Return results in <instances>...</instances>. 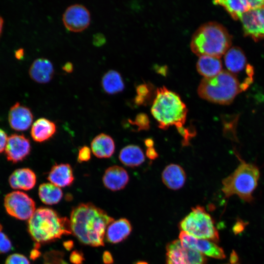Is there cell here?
Instances as JSON below:
<instances>
[{"mask_svg":"<svg viewBox=\"0 0 264 264\" xmlns=\"http://www.w3.org/2000/svg\"><path fill=\"white\" fill-rule=\"evenodd\" d=\"M103 259L104 263L106 264H110L113 262L111 254L108 251H105L104 253Z\"/></svg>","mask_w":264,"mask_h":264,"instance_id":"cell-37","label":"cell"},{"mask_svg":"<svg viewBox=\"0 0 264 264\" xmlns=\"http://www.w3.org/2000/svg\"><path fill=\"white\" fill-rule=\"evenodd\" d=\"M136 264H148V263L145 262H138Z\"/></svg>","mask_w":264,"mask_h":264,"instance_id":"cell-44","label":"cell"},{"mask_svg":"<svg viewBox=\"0 0 264 264\" xmlns=\"http://www.w3.org/2000/svg\"><path fill=\"white\" fill-rule=\"evenodd\" d=\"M146 155L148 158L151 160H154L158 156V154L155 149L153 147L147 148Z\"/></svg>","mask_w":264,"mask_h":264,"instance_id":"cell-36","label":"cell"},{"mask_svg":"<svg viewBox=\"0 0 264 264\" xmlns=\"http://www.w3.org/2000/svg\"><path fill=\"white\" fill-rule=\"evenodd\" d=\"M55 124L45 118H40L36 120L31 129L32 139L37 142H43L51 138L55 133Z\"/></svg>","mask_w":264,"mask_h":264,"instance_id":"cell-23","label":"cell"},{"mask_svg":"<svg viewBox=\"0 0 264 264\" xmlns=\"http://www.w3.org/2000/svg\"><path fill=\"white\" fill-rule=\"evenodd\" d=\"M5 264H30V263L27 258L24 255L15 253L7 257Z\"/></svg>","mask_w":264,"mask_h":264,"instance_id":"cell-30","label":"cell"},{"mask_svg":"<svg viewBox=\"0 0 264 264\" xmlns=\"http://www.w3.org/2000/svg\"><path fill=\"white\" fill-rule=\"evenodd\" d=\"M2 229V225L0 224V230Z\"/></svg>","mask_w":264,"mask_h":264,"instance_id":"cell-45","label":"cell"},{"mask_svg":"<svg viewBox=\"0 0 264 264\" xmlns=\"http://www.w3.org/2000/svg\"><path fill=\"white\" fill-rule=\"evenodd\" d=\"M188 110L179 95L163 86L158 88L151 108V113L158 127L166 130L175 126L183 136L188 128L184 127Z\"/></svg>","mask_w":264,"mask_h":264,"instance_id":"cell-2","label":"cell"},{"mask_svg":"<svg viewBox=\"0 0 264 264\" xmlns=\"http://www.w3.org/2000/svg\"><path fill=\"white\" fill-rule=\"evenodd\" d=\"M28 230L36 244L49 242L72 233L70 220L52 209L40 207L28 221Z\"/></svg>","mask_w":264,"mask_h":264,"instance_id":"cell-3","label":"cell"},{"mask_svg":"<svg viewBox=\"0 0 264 264\" xmlns=\"http://www.w3.org/2000/svg\"><path fill=\"white\" fill-rule=\"evenodd\" d=\"M73 246V242L71 241L66 242L64 243V246L67 250L71 249Z\"/></svg>","mask_w":264,"mask_h":264,"instance_id":"cell-42","label":"cell"},{"mask_svg":"<svg viewBox=\"0 0 264 264\" xmlns=\"http://www.w3.org/2000/svg\"><path fill=\"white\" fill-rule=\"evenodd\" d=\"M237 157L240 163L232 174L222 180L221 191L226 198L237 195L250 202L253 199L252 193L258 185L260 171L256 165Z\"/></svg>","mask_w":264,"mask_h":264,"instance_id":"cell-6","label":"cell"},{"mask_svg":"<svg viewBox=\"0 0 264 264\" xmlns=\"http://www.w3.org/2000/svg\"><path fill=\"white\" fill-rule=\"evenodd\" d=\"M33 116L31 110L27 107L16 102L9 111L8 121L12 129L17 131L27 130L31 125Z\"/></svg>","mask_w":264,"mask_h":264,"instance_id":"cell-15","label":"cell"},{"mask_svg":"<svg viewBox=\"0 0 264 264\" xmlns=\"http://www.w3.org/2000/svg\"><path fill=\"white\" fill-rule=\"evenodd\" d=\"M29 140L22 134H13L8 137L5 148L7 159L13 163L22 161L30 153Z\"/></svg>","mask_w":264,"mask_h":264,"instance_id":"cell-13","label":"cell"},{"mask_svg":"<svg viewBox=\"0 0 264 264\" xmlns=\"http://www.w3.org/2000/svg\"><path fill=\"white\" fill-rule=\"evenodd\" d=\"M242 91L237 78L228 71L222 70L211 78H203L198 88L200 97L220 105H228Z\"/></svg>","mask_w":264,"mask_h":264,"instance_id":"cell-5","label":"cell"},{"mask_svg":"<svg viewBox=\"0 0 264 264\" xmlns=\"http://www.w3.org/2000/svg\"><path fill=\"white\" fill-rule=\"evenodd\" d=\"M83 260L82 254L76 251L72 252L70 257V261L74 264H81Z\"/></svg>","mask_w":264,"mask_h":264,"instance_id":"cell-34","label":"cell"},{"mask_svg":"<svg viewBox=\"0 0 264 264\" xmlns=\"http://www.w3.org/2000/svg\"><path fill=\"white\" fill-rule=\"evenodd\" d=\"M47 179L60 188L69 186L74 180L72 168L67 163L55 164L49 171Z\"/></svg>","mask_w":264,"mask_h":264,"instance_id":"cell-18","label":"cell"},{"mask_svg":"<svg viewBox=\"0 0 264 264\" xmlns=\"http://www.w3.org/2000/svg\"><path fill=\"white\" fill-rule=\"evenodd\" d=\"M144 143L145 146L147 148H150L154 147V142L152 138H147L144 141Z\"/></svg>","mask_w":264,"mask_h":264,"instance_id":"cell-41","label":"cell"},{"mask_svg":"<svg viewBox=\"0 0 264 264\" xmlns=\"http://www.w3.org/2000/svg\"><path fill=\"white\" fill-rule=\"evenodd\" d=\"M129 180V176L126 170L117 165L107 168L102 178L105 187L112 191L123 189L127 185Z\"/></svg>","mask_w":264,"mask_h":264,"instance_id":"cell-16","label":"cell"},{"mask_svg":"<svg viewBox=\"0 0 264 264\" xmlns=\"http://www.w3.org/2000/svg\"><path fill=\"white\" fill-rule=\"evenodd\" d=\"M113 221L104 210L91 203L74 207L70 218L72 233L81 242L91 246L104 245L106 230Z\"/></svg>","mask_w":264,"mask_h":264,"instance_id":"cell-1","label":"cell"},{"mask_svg":"<svg viewBox=\"0 0 264 264\" xmlns=\"http://www.w3.org/2000/svg\"><path fill=\"white\" fill-rule=\"evenodd\" d=\"M213 3L223 6L234 20L240 19L244 13L251 10L250 0H215Z\"/></svg>","mask_w":264,"mask_h":264,"instance_id":"cell-27","label":"cell"},{"mask_svg":"<svg viewBox=\"0 0 264 264\" xmlns=\"http://www.w3.org/2000/svg\"><path fill=\"white\" fill-rule=\"evenodd\" d=\"M63 70L67 73H71L73 70V66L71 62H66L62 67Z\"/></svg>","mask_w":264,"mask_h":264,"instance_id":"cell-38","label":"cell"},{"mask_svg":"<svg viewBox=\"0 0 264 264\" xmlns=\"http://www.w3.org/2000/svg\"><path fill=\"white\" fill-rule=\"evenodd\" d=\"M115 148V143L112 137L103 133L96 136L91 142L92 152L95 156L100 158L111 156Z\"/></svg>","mask_w":264,"mask_h":264,"instance_id":"cell-22","label":"cell"},{"mask_svg":"<svg viewBox=\"0 0 264 264\" xmlns=\"http://www.w3.org/2000/svg\"><path fill=\"white\" fill-rule=\"evenodd\" d=\"M12 248V243L8 237L0 230V254L9 252Z\"/></svg>","mask_w":264,"mask_h":264,"instance_id":"cell-31","label":"cell"},{"mask_svg":"<svg viewBox=\"0 0 264 264\" xmlns=\"http://www.w3.org/2000/svg\"><path fill=\"white\" fill-rule=\"evenodd\" d=\"M222 63L220 58L202 55L199 57L196 67L198 72L204 78H211L222 71Z\"/></svg>","mask_w":264,"mask_h":264,"instance_id":"cell-24","label":"cell"},{"mask_svg":"<svg viewBox=\"0 0 264 264\" xmlns=\"http://www.w3.org/2000/svg\"><path fill=\"white\" fill-rule=\"evenodd\" d=\"M28 72L30 77L34 81L40 84H46L52 79L54 68L49 59L39 58L32 62Z\"/></svg>","mask_w":264,"mask_h":264,"instance_id":"cell-17","label":"cell"},{"mask_svg":"<svg viewBox=\"0 0 264 264\" xmlns=\"http://www.w3.org/2000/svg\"><path fill=\"white\" fill-rule=\"evenodd\" d=\"M24 54V49L22 48H20L17 49L15 52V57L18 60L22 59L23 57Z\"/></svg>","mask_w":264,"mask_h":264,"instance_id":"cell-39","label":"cell"},{"mask_svg":"<svg viewBox=\"0 0 264 264\" xmlns=\"http://www.w3.org/2000/svg\"><path fill=\"white\" fill-rule=\"evenodd\" d=\"M206 259L200 252L185 246L179 240L166 247V264H205Z\"/></svg>","mask_w":264,"mask_h":264,"instance_id":"cell-9","label":"cell"},{"mask_svg":"<svg viewBox=\"0 0 264 264\" xmlns=\"http://www.w3.org/2000/svg\"><path fill=\"white\" fill-rule=\"evenodd\" d=\"M161 177L162 182L166 186L173 190L182 188L186 179L184 169L176 164L167 165L163 170Z\"/></svg>","mask_w":264,"mask_h":264,"instance_id":"cell-19","label":"cell"},{"mask_svg":"<svg viewBox=\"0 0 264 264\" xmlns=\"http://www.w3.org/2000/svg\"><path fill=\"white\" fill-rule=\"evenodd\" d=\"M106 38L104 35L101 33H97L93 37V44L96 46H100L106 43Z\"/></svg>","mask_w":264,"mask_h":264,"instance_id":"cell-33","label":"cell"},{"mask_svg":"<svg viewBox=\"0 0 264 264\" xmlns=\"http://www.w3.org/2000/svg\"><path fill=\"white\" fill-rule=\"evenodd\" d=\"M63 23L68 30L80 32L88 28L90 22V14L84 5L74 4L69 6L63 14Z\"/></svg>","mask_w":264,"mask_h":264,"instance_id":"cell-11","label":"cell"},{"mask_svg":"<svg viewBox=\"0 0 264 264\" xmlns=\"http://www.w3.org/2000/svg\"><path fill=\"white\" fill-rule=\"evenodd\" d=\"M4 205L9 215L21 220L29 219L36 210L34 201L28 195L20 191L7 194Z\"/></svg>","mask_w":264,"mask_h":264,"instance_id":"cell-8","label":"cell"},{"mask_svg":"<svg viewBox=\"0 0 264 264\" xmlns=\"http://www.w3.org/2000/svg\"><path fill=\"white\" fill-rule=\"evenodd\" d=\"M231 42V36L222 25L209 22L201 24L194 33L190 48L199 57L208 55L220 58L228 51Z\"/></svg>","mask_w":264,"mask_h":264,"instance_id":"cell-4","label":"cell"},{"mask_svg":"<svg viewBox=\"0 0 264 264\" xmlns=\"http://www.w3.org/2000/svg\"><path fill=\"white\" fill-rule=\"evenodd\" d=\"M36 176L29 168H20L14 171L9 178L10 186L14 189L29 190L36 183Z\"/></svg>","mask_w":264,"mask_h":264,"instance_id":"cell-20","label":"cell"},{"mask_svg":"<svg viewBox=\"0 0 264 264\" xmlns=\"http://www.w3.org/2000/svg\"><path fill=\"white\" fill-rule=\"evenodd\" d=\"M3 23L4 21L2 17L0 15V37L1 36L2 32V29H3Z\"/></svg>","mask_w":264,"mask_h":264,"instance_id":"cell-43","label":"cell"},{"mask_svg":"<svg viewBox=\"0 0 264 264\" xmlns=\"http://www.w3.org/2000/svg\"><path fill=\"white\" fill-rule=\"evenodd\" d=\"M240 19L245 35L254 39L264 37V7L250 10Z\"/></svg>","mask_w":264,"mask_h":264,"instance_id":"cell-14","label":"cell"},{"mask_svg":"<svg viewBox=\"0 0 264 264\" xmlns=\"http://www.w3.org/2000/svg\"><path fill=\"white\" fill-rule=\"evenodd\" d=\"M131 231L130 221L126 219H120L109 225L106 232V238L110 243H118L126 239Z\"/></svg>","mask_w":264,"mask_h":264,"instance_id":"cell-21","label":"cell"},{"mask_svg":"<svg viewBox=\"0 0 264 264\" xmlns=\"http://www.w3.org/2000/svg\"><path fill=\"white\" fill-rule=\"evenodd\" d=\"M91 157V150L89 147L84 146L81 147L78 151L77 161L79 163L87 162Z\"/></svg>","mask_w":264,"mask_h":264,"instance_id":"cell-32","label":"cell"},{"mask_svg":"<svg viewBox=\"0 0 264 264\" xmlns=\"http://www.w3.org/2000/svg\"><path fill=\"white\" fill-rule=\"evenodd\" d=\"M119 159L124 165L134 167L140 166L144 162L145 155L139 146L129 145L120 151Z\"/></svg>","mask_w":264,"mask_h":264,"instance_id":"cell-25","label":"cell"},{"mask_svg":"<svg viewBox=\"0 0 264 264\" xmlns=\"http://www.w3.org/2000/svg\"><path fill=\"white\" fill-rule=\"evenodd\" d=\"M179 239L182 245L203 255L219 259L225 258L223 250L210 240L197 238L182 231L179 234Z\"/></svg>","mask_w":264,"mask_h":264,"instance_id":"cell-12","label":"cell"},{"mask_svg":"<svg viewBox=\"0 0 264 264\" xmlns=\"http://www.w3.org/2000/svg\"><path fill=\"white\" fill-rule=\"evenodd\" d=\"M101 84L104 91L109 94L119 93L123 90L125 87L121 74L116 70L112 69L104 74Z\"/></svg>","mask_w":264,"mask_h":264,"instance_id":"cell-26","label":"cell"},{"mask_svg":"<svg viewBox=\"0 0 264 264\" xmlns=\"http://www.w3.org/2000/svg\"><path fill=\"white\" fill-rule=\"evenodd\" d=\"M38 194L41 201L48 205L58 203L63 197L61 189L50 182L41 184L39 187Z\"/></svg>","mask_w":264,"mask_h":264,"instance_id":"cell-28","label":"cell"},{"mask_svg":"<svg viewBox=\"0 0 264 264\" xmlns=\"http://www.w3.org/2000/svg\"><path fill=\"white\" fill-rule=\"evenodd\" d=\"M182 231L195 238L217 242L219 235L213 220L204 207L198 205L180 222Z\"/></svg>","mask_w":264,"mask_h":264,"instance_id":"cell-7","label":"cell"},{"mask_svg":"<svg viewBox=\"0 0 264 264\" xmlns=\"http://www.w3.org/2000/svg\"><path fill=\"white\" fill-rule=\"evenodd\" d=\"M129 122L132 125H135L137 127L138 131L147 130L150 128V121L148 115L144 113L138 114L133 121L130 120Z\"/></svg>","mask_w":264,"mask_h":264,"instance_id":"cell-29","label":"cell"},{"mask_svg":"<svg viewBox=\"0 0 264 264\" xmlns=\"http://www.w3.org/2000/svg\"><path fill=\"white\" fill-rule=\"evenodd\" d=\"M8 137L3 130L0 129V153L5 150Z\"/></svg>","mask_w":264,"mask_h":264,"instance_id":"cell-35","label":"cell"},{"mask_svg":"<svg viewBox=\"0 0 264 264\" xmlns=\"http://www.w3.org/2000/svg\"><path fill=\"white\" fill-rule=\"evenodd\" d=\"M224 62L228 71L237 78L240 84L241 77L243 78L244 75L252 81L253 68L247 64L245 55L240 48L233 47L229 49L225 54ZM243 86L245 89L244 84Z\"/></svg>","mask_w":264,"mask_h":264,"instance_id":"cell-10","label":"cell"},{"mask_svg":"<svg viewBox=\"0 0 264 264\" xmlns=\"http://www.w3.org/2000/svg\"><path fill=\"white\" fill-rule=\"evenodd\" d=\"M40 255V252L38 251L37 248H35L32 250L30 253V258L32 260H35Z\"/></svg>","mask_w":264,"mask_h":264,"instance_id":"cell-40","label":"cell"},{"mask_svg":"<svg viewBox=\"0 0 264 264\" xmlns=\"http://www.w3.org/2000/svg\"><path fill=\"white\" fill-rule=\"evenodd\" d=\"M238 264L237 263H234V264Z\"/></svg>","mask_w":264,"mask_h":264,"instance_id":"cell-46","label":"cell"}]
</instances>
